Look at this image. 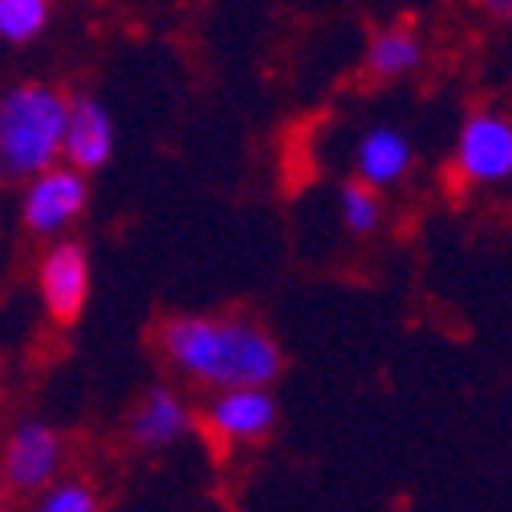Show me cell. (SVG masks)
<instances>
[{
    "label": "cell",
    "instance_id": "1",
    "mask_svg": "<svg viewBox=\"0 0 512 512\" xmlns=\"http://www.w3.org/2000/svg\"><path fill=\"white\" fill-rule=\"evenodd\" d=\"M167 370L204 395L269 387L285 366L281 342L244 313H179L155 334Z\"/></svg>",
    "mask_w": 512,
    "mask_h": 512
},
{
    "label": "cell",
    "instance_id": "2",
    "mask_svg": "<svg viewBox=\"0 0 512 512\" xmlns=\"http://www.w3.org/2000/svg\"><path fill=\"white\" fill-rule=\"evenodd\" d=\"M70 98L57 86L25 82L0 98V171L9 179H33L61 159Z\"/></svg>",
    "mask_w": 512,
    "mask_h": 512
},
{
    "label": "cell",
    "instance_id": "3",
    "mask_svg": "<svg viewBox=\"0 0 512 512\" xmlns=\"http://www.w3.org/2000/svg\"><path fill=\"white\" fill-rule=\"evenodd\" d=\"M70 443L45 419H17L0 439V488L9 496L33 500L66 476Z\"/></svg>",
    "mask_w": 512,
    "mask_h": 512
},
{
    "label": "cell",
    "instance_id": "4",
    "mask_svg": "<svg viewBox=\"0 0 512 512\" xmlns=\"http://www.w3.org/2000/svg\"><path fill=\"white\" fill-rule=\"evenodd\" d=\"M200 431L216 452H252L277 431L281 407L269 387H244V391H220L208 395L204 407H196Z\"/></svg>",
    "mask_w": 512,
    "mask_h": 512
},
{
    "label": "cell",
    "instance_id": "5",
    "mask_svg": "<svg viewBox=\"0 0 512 512\" xmlns=\"http://www.w3.org/2000/svg\"><path fill=\"white\" fill-rule=\"evenodd\" d=\"M456 179L468 187H500L512 179V118L476 110L456 135Z\"/></svg>",
    "mask_w": 512,
    "mask_h": 512
},
{
    "label": "cell",
    "instance_id": "6",
    "mask_svg": "<svg viewBox=\"0 0 512 512\" xmlns=\"http://www.w3.org/2000/svg\"><path fill=\"white\" fill-rule=\"evenodd\" d=\"M200 431V415L179 387H151L126 419V439L143 456H163Z\"/></svg>",
    "mask_w": 512,
    "mask_h": 512
},
{
    "label": "cell",
    "instance_id": "7",
    "mask_svg": "<svg viewBox=\"0 0 512 512\" xmlns=\"http://www.w3.org/2000/svg\"><path fill=\"white\" fill-rule=\"evenodd\" d=\"M90 204V183L74 167H49L29 179L21 220L33 236H57L66 232Z\"/></svg>",
    "mask_w": 512,
    "mask_h": 512
},
{
    "label": "cell",
    "instance_id": "8",
    "mask_svg": "<svg viewBox=\"0 0 512 512\" xmlns=\"http://www.w3.org/2000/svg\"><path fill=\"white\" fill-rule=\"evenodd\" d=\"M41 305L57 326H70L82 317L90 301V256L78 240H57L45 248L41 269H37Z\"/></svg>",
    "mask_w": 512,
    "mask_h": 512
},
{
    "label": "cell",
    "instance_id": "9",
    "mask_svg": "<svg viewBox=\"0 0 512 512\" xmlns=\"http://www.w3.org/2000/svg\"><path fill=\"white\" fill-rule=\"evenodd\" d=\"M110 155H114V122H110L106 106L90 94L70 98L66 135H61V159H66V167L90 175V171L106 167Z\"/></svg>",
    "mask_w": 512,
    "mask_h": 512
},
{
    "label": "cell",
    "instance_id": "10",
    "mask_svg": "<svg viewBox=\"0 0 512 512\" xmlns=\"http://www.w3.org/2000/svg\"><path fill=\"white\" fill-rule=\"evenodd\" d=\"M415 167V147L399 126H370L354 143V183L370 191H391L399 187Z\"/></svg>",
    "mask_w": 512,
    "mask_h": 512
},
{
    "label": "cell",
    "instance_id": "11",
    "mask_svg": "<svg viewBox=\"0 0 512 512\" xmlns=\"http://www.w3.org/2000/svg\"><path fill=\"white\" fill-rule=\"evenodd\" d=\"M423 37L407 25H395V29H382L370 37L366 45V74L374 82H403V78H415L423 70Z\"/></svg>",
    "mask_w": 512,
    "mask_h": 512
},
{
    "label": "cell",
    "instance_id": "12",
    "mask_svg": "<svg viewBox=\"0 0 512 512\" xmlns=\"http://www.w3.org/2000/svg\"><path fill=\"white\" fill-rule=\"evenodd\" d=\"M338 220L354 236H374L382 228V220H387V204H382L378 191H370V187L350 179L338 191Z\"/></svg>",
    "mask_w": 512,
    "mask_h": 512
},
{
    "label": "cell",
    "instance_id": "13",
    "mask_svg": "<svg viewBox=\"0 0 512 512\" xmlns=\"http://www.w3.org/2000/svg\"><path fill=\"white\" fill-rule=\"evenodd\" d=\"M25 512H102V492H98L94 480L66 472L53 488L33 496Z\"/></svg>",
    "mask_w": 512,
    "mask_h": 512
},
{
    "label": "cell",
    "instance_id": "14",
    "mask_svg": "<svg viewBox=\"0 0 512 512\" xmlns=\"http://www.w3.org/2000/svg\"><path fill=\"white\" fill-rule=\"evenodd\" d=\"M45 21H49V0H0V37L13 45L37 41Z\"/></svg>",
    "mask_w": 512,
    "mask_h": 512
},
{
    "label": "cell",
    "instance_id": "15",
    "mask_svg": "<svg viewBox=\"0 0 512 512\" xmlns=\"http://www.w3.org/2000/svg\"><path fill=\"white\" fill-rule=\"evenodd\" d=\"M476 5L492 17V21H500V25H512V0H476Z\"/></svg>",
    "mask_w": 512,
    "mask_h": 512
},
{
    "label": "cell",
    "instance_id": "16",
    "mask_svg": "<svg viewBox=\"0 0 512 512\" xmlns=\"http://www.w3.org/2000/svg\"><path fill=\"white\" fill-rule=\"evenodd\" d=\"M0 391H5V358H0Z\"/></svg>",
    "mask_w": 512,
    "mask_h": 512
},
{
    "label": "cell",
    "instance_id": "17",
    "mask_svg": "<svg viewBox=\"0 0 512 512\" xmlns=\"http://www.w3.org/2000/svg\"><path fill=\"white\" fill-rule=\"evenodd\" d=\"M0 500H5V488H0Z\"/></svg>",
    "mask_w": 512,
    "mask_h": 512
},
{
    "label": "cell",
    "instance_id": "18",
    "mask_svg": "<svg viewBox=\"0 0 512 512\" xmlns=\"http://www.w3.org/2000/svg\"><path fill=\"white\" fill-rule=\"evenodd\" d=\"M0 512H9V508H5V504H0Z\"/></svg>",
    "mask_w": 512,
    "mask_h": 512
}]
</instances>
